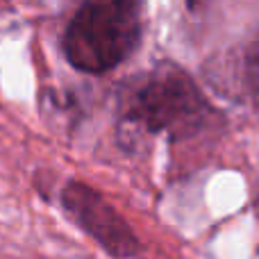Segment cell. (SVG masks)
I'll return each mask as SVG.
<instances>
[{
	"instance_id": "277c9868",
	"label": "cell",
	"mask_w": 259,
	"mask_h": 259,
	"mask_svg": "<svg viewBox=\"0 0 259 259\" xmlns=\"http://www.w3.org/2000/svg\"><path fill=\"white\" fill-rule=\"evenodd\" d=\"M248 80H250V91L255 96V103L259 105V44L252 53L250 59V66H248Z\"/></svg>"
},
{
	"instance_id": "5b68a950",
	"label": "cell",
	"mask_w": 259,
	"mask_h": 259,
	"mask_svg": "<svg viewBox=\"0 0 259 259\" xmlns=\"http://www.w3.org/2000/svg\"><path fill=\"white\" fill-rule=\"evenodd\" d=\"M257 216H259V200H257Z\"/></svg>"
},
{
	"instance_id": "6da1fadb",
	"label": "cell",
	"mask_w": 259,
	"mask_h": 259,
	"mask_svg": "<svg viewBox=\"0 0 259 259\" xmlns=\"http://www.w3.org/2000/svg\"><path fill=\"white\" fill-rule=\"evenodd\" d=\"M211 105L187 71L161 62L127 84L118 103V141L134 148L139 139L166 134L170 141L205 130Z\"/></svg>"
},
{
	"instance_id": "3957f363",
	"label": "cell",
	"mask_w": 259,
	"mask_h": 259,
	"mask_svg": "<svg viewBox=\"0 0 259 259\" xmlns=\"http://www.w3.org/2000/svg\"><path fill=\"white\" fill-rule=\"evenodd\" d=\"M62 205L68 216L112 257L127 259L139 252V237L125 223V219L87 182L71 180L62 189Z\"/></svg>"
},
{
	"instance_id": "7a4b0ae2",
	"label": "cell",
	"mask_w": 259,
	"mask_h": 259,
	"mask_svg": "<svg viewBox=\"0 0 259 259\" xmlns=\"http://www.w3.org/2000/svg\"><path fill=\"white\" fill-rule=\"evenodd\" d=\"M143 0H84L64 32V55L73 68L103 75L139 48Z\"/></svg>"
}]
</instances>
